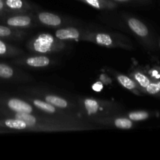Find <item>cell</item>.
I'll return each instance as SVG.
<instances>
[{"instance_id": "1", "label": "cell", "mask_w": 160, "mask_h": 160, "mask_svg": "<svg viewBox=\"0 0 160 160\" xmlns=\"http://www.w3.org/2000/svg\"><path fill=\"white\" fill-rule=\"evenodd\" d=\"M52 43L53 37L51 34H41L34 42V49L39 52H46L48 50H50Z\"/></svg>"}, {"instance_id": "2", "label": "cell", "mask_w": 160, "mask_h": 160, "mask_svg": "<svg viewBox=\"0 0 160 160\" xmlns=\"http://www.w3.org/2000/svg\"><path fill=\"white\" fill-rule=\"evenodd\" d=\"M8 106L12 110L16 111L17 112H32V107L30 106L28 103L21 100L17 99V98H12L9 100L8 102Z\"/></svg>"}, {"instance_id": "3", "label": "cell", "mask_w": 160, "mask_h": 160, "mask_svg": "<svg viewBox=\"0 0 160 160\" xmlns=\"http://www.w3.org/2000/svg\"><path fill=\"white\" fill-rule=\"evenodd\" d=\"M128 24H129L130 28L132 29V31L134 32H135L138 35L145 37V36H146L148 34V28L140 20L134 18L130 19L129 21H128Z\"/></svg>"}, {"instance_id": "4", "label": "cell", "mask_w": 160, "mask_h": 160, "mask_svg": "<svg viewBox=\"0 0 160 160\" xmlns=\"http://www.w3.org/2000/svg\"><path fill=\"white\" fill-rule=\"evenodd\" d=\"M39 20L42 23L51 26H57L61 23V20L58 16L50 12H42L39 14Z\"/></svg>"}, {"instance_id": "5", "label": "cell", "mask_w": 160, "mask_h": 160, "mask_svg": "<svg viewBox=\"0 0 160 160\" xmlns=\"http://www.w3.org/2000/svg\"><path fill=\"white\" fill-rule=\"evenodd\" d=\"M56 36L61 40L68 38L76 39L79 37V32L75 28H65L56 31Z\"/></svg>"}, {"instance_id": "6", "label": "cell", "mask_w": 160, "mask_h": 160, "mask_svg": "<svg viewBox=\"0 0 160 160\" xmlns=\"http://www.w3.org/2000/svg\"><path fill=\"white\" fill-rule=\"evenodd\" d=\"M31 23V18L27 16H18V17H11L8 20L7 23L14 27L28 26Z\"/></svg>"}, {"instance_id": "7", "label": "cell", "mask_w": 160, "mask_h": 160, "mask_svg": "<svg viewBox=\"0 0 160 160\" xmlns=\"http://www.w3.org/2000/svg\"><path fill=\"white\" fill-rule=\"evenodd\" d=\"M49 59L45 56H37V57H31L27 60V63L31 67H42L49 64Z\"/></svg>"}, {"instance_id": "8", "label": "cell", "mask_w": 160, "mask_h": 160, "mask_svg": "<svg viewBox=\"0 0 160 160\" xmlns=\"http://www.w3.org/2000/svg\"><path fill=\"white\" fill-rule=\"evenodd\" d=\"M47 102L50 103L52 106H56L59 108H66L67 106V101H65L62 98H59V97L53 96V95H48L45 98Z\"/></svg>"}, {"instance_id": "9", "label": "cell", "mask_w": 160, "mask_h": 160, "mask_svg": "<svg viewBox=\"0 0 160 160\" xmlns=\"http://www.w3.org/2000/svg\"><path fill=\"white\" fill-rule=\"evenodd\" d=\"M16 119L22 120L29 126H33L36 123V119L28 112H17L16 115Z\"/></svg>"}, {"instance_id": "10", "label": "cell", "mask_w": 160, "mask_h": 160, "mask_svg": "<svg viewBox=\"0 0 160 160\" xmlns=\"http://www.w3.org/2000/svg\"><path fill=\"white\" fill-rule=\"evenodd\" d=\"M6 126L9 128H12V129H17V130H22L25 129L27 127V124L22 120H18V119H15V120H7L5 122Z\"/></svg>"}, {"instance_id": "11", "label": "cell", "mask_w": 160, "mask_h": 160, "mask_svg": "<svg viewBox=\"0 0 160 160\" xmlns=\"http://www.w3.org/2000/svg\"><path fill=\"white\" fill-rule=\"evenodd\" d=\"M34 104L38 108H39V109H42V110L45 111V112L52 113V112H54L55 111H56L54 106H53L52 105L50 104V103L47 102H45L40 101V100H34Z\"/></svg>"}, {"instance_id": "12", "label": "cell", "mask_w": 160, "mask_h": 160, "mask_svg": "<svg viewBox=\"0 0 160 160\" xmlns=\"http://www.w3.org/2000/svg\"><path fill=\"white\" fill-rule=\"evenodd\" d=\"M85 107L87 109L88 113H95L98 109V104L95 100L93 99H86L84 102Z\"/></svg>"}, {"instance_id": "13", "label": "cell", "mask_w": 160, "mask_h": 160, "mask_svg": "<svg viewBox=\"0 0 160 160\" xmlns=\"http://www.w3.org/2000/svg\"><path fill=\"white\" fill-rule=\"evenodd\" d=\"M118 81L123 87H125L128 89H133L135 88V84H134V81L131 79H130L129 78L126 76H123V75H121V76L118 77Z\"/></svg>"}, {"instance_id": "14", "label": "cell", "mask_w": 160, "mask_h": 160, "mask_svg": "<svg viewBox=\"0 0 160 160\" xmlns=\"http://www.w3.org/2000/svg\"><path fill=\"white\" fill-rule=\"evenodd\" d=\"M13 74V70L10 67L5 64H0V78H9Z\"/></svg>"}, {"instance_id": "15", "label": "cell", "mask_w": 160, "mask_h": 160, "mask_svg": "<svg viewBox=\"0 0 160 160\" xmlns=\"http://www.w3.org/2000/svg\"><path fill=\"white\" fill-rule=\"evenodd\" d=\"M115 125L118 128H122V129H130L132 127V122L128 119L120 118L116 120Z\"/></svg>"}, {"instance_id": "16", "label": "cell", "mask_w": 160, "mask_h": 160, "mask_svg": "<svg viewBox=\"0 0 160 160\" xmlns=\"http://www.w3.org/2000/svg\"><path fill=\"white\" fill-rule=\"evenodd\" d=\"M129 117L131 120L134 121H139V120H145L148 117V114L146 112L140 111V112H134L129 114Z\"/></svg>"}, {"instance_id": "17", "label": "cell", "mask_w": 160, "mask_h": 160, "mask_svg": "<svg viewBox=\"0 0 160 160\" xmlns=\"http://www.w3.org/2000/svg\"><path fill=\"white\" fill-rule=\"evenodd\" d=\"M96 42L98 44L103 45H109L112 44V41L111 38L108 34H98L96 36Z\"/></svg>"}, {"instance_id": "18", "label": "cell", "mask_w": 160, "mask_h": 160, "mask_svg": "<svg viewBox=\"0 0 160 160\" xmlns=\"http://www.w3.org/2000/svg\"><path fill=\"white\" fill-rule=\"evenodd\" d=\"M134 77H135V79L137 80L138 82L142 87L146 88L147 86L150 84V81L148 79V78L145 77L144 74H142V73H137Z\"/></svg>"}, {"instance_id": "19", "label": "cell", "mask_w": 160, "mask_h": 160, "mask_svg": "<svg viewBox=\"0 0 160 160\" xmlns=\"http://www.w3.org/2000/svg\"><path fill=\"white\" fill-rule=\"evenodd\" d=\"M6 4L11 9H20L23 6L22 0H6Z\"/></svg>"}, {"instance_id": "20", "label": "cell", "mask_w": 160, "mask_h": 160, "mask_svg": "<svg viewBox=\"0 0 160 160\" xmlns=\"http://www.w3.org/2000/svg\"><path fill=\"white\" fill-rule=\"evenodd\" d=\"M147 92L150 94H156L160 91V83L157 84H149L146 87Z\"/></svg>"}, {"instance_id": "21", "label": "cell", "mask_w": 160, "mask_h": 160, "mask_svg": "<svg viewBox=\"0 0 160 160\" xmlns=\"http://www.w3.org/2000/svg\"><path fill=\"white\" fill-rule=\"evenodd\" d=\"M86 2L88 3L89 5L92 6L93 7L97 8V9H100L101 8V3H100V0H84Z\"/></svg>"}, {"instance_id": "22", "label": "cell", "mask_w": 160, "mask_h": 160, "mask_svg": "<svg viewBox=\"0 0 160 160\" xmlns=\"http://www.w3.org/2000/svg\"><path fill=\"white\" fill-rule=\"evenodd\" d=\"M11 33V31L6 27L0 26V36H8Z\"/></svg>"}, {"instance_id": "23", "label": "cell", "mask_w": 160, "mask_h": 160, "mask_svg": "<svg viewBox=\"0 0 160 160\" xmlns=\"http://www.w3.org/2000/svg\"><path fill=\"white\" fill-rule=\"evenodd\" d=\"M102 88H103V84H102L101 82H96L95 84H93V86H92V89L97 92H101Z\"/></svg>"}, {"instance_id": "24", "label": "cell", "mask_w": 160, "mask_h": 160, "mask_svg": "<svg viewBox=\"0 0 160 160\" xmlns=\"http://www.w3.org/2000/svg\"><path fill=\"white\" fill-rule=\"evenodd\" d=\"M6 45H5L2 41H0V55L4 54V53H6Z\"/></svg>"}, {"instance_id": "25", "label": "cell", "mask_w": 160, "mask_h": 160, "mask_svg": "<svg viewBox=\"0 0 160 160\" xmlns=\"http://www.w3.org/2000/svg\"><path fill=\"white\" fill-rule=\"evenodd\" d=\"M3 6H4V4H3V2H2V0H0V9H2Z\"/></svg>"}, {"instance_id": "26", "label": "cell", "mask_w": 160, "mask_h": 160, "mask_svg": "<svg viewBox=\"0 0 160 160\" xmlns=\"http://www.w3.org/2000/svg\"><path fill=\"white\" fill-rule=\"evenodd\" d=\"M117 1H127V0H117Z\"/></svg>"}]
</instances>
